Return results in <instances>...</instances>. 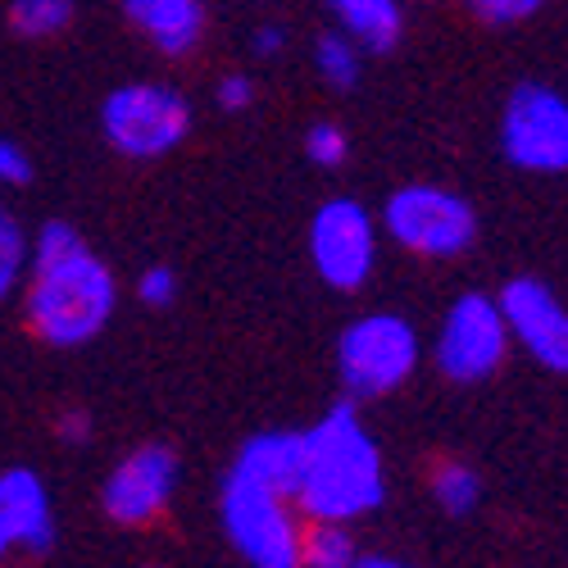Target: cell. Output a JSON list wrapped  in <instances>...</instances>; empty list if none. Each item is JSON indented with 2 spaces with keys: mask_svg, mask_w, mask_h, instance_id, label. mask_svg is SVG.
Instances as JSON below:
<instances>
[{
  "mask_svg": "<svg viewBox=\"0 0 568 568\" xmlns=\"http://www.w3.org/2000/svg\"><path fill=\"white\" fill-rule=\"evenodd\" d=\"M119 310L114 268L87 246V236L51 219L32 236V264L23 277L28 327L55 351H78L97 342Z\"/></svg>",
  "mask_w": 568,
  "mask_h": 568,
  "instance_id": "6da1fadb",
  "label": "cell"
},
{
  "mask_svg": "<svg viewBox=\"0 0 568 568\" xmlns=\"http://www.w3.org/2000/svg\"><path fill=\"white\" fill-rule=\"evenodd\" d=\"M387 500V464L355 400L333 405L301 433L296 509L305 524H355Z\"/></svg>",
  "mask_w": 568,
  "mask_h": 568,
  "instance_id": "7a4b0ae2",
  "label": "cell"
},
{
  "mask_svg": "<svg viewBox=\"0 0 568 568\" xmlns=\"http://www.w3.org/2000/svg\"><path fill=\"white\" fill-rule=\"evenodd\" d=\"M219 524L246 568H301L305 514L277 487H264L227 464L219 483Z\"/></svg>",
  "mask_w": 568,
  "mask_h": 568,
  "instance_id": "3957f363",
  "label": "cell"
},
{
  "mask_svg": "<svg viewBox=\"0 0 568 568\" xmlns=\"http://www.w3.org/2000/svg\"><path fill=\"white\" fill-rule=\"evenodd\" d=\"M196 110L186 101V91L160 78H136L114 87L101 101V136L105 146L123 160L151 164L173 155L186 136H192Z\"/></svg>",
  "mask_w": 568,
  "mask_h": 568,
  "instance_id": "277c9868",
  "label": "cell"
},
{
  "mask_svg": "<svg viewBox=\"0 0 568 568\" xmlns=\"http://www.w3.org/2000/svg\"><path fill=\"white\" fill-rule=\"evenodd\" d=\"M423 364V337L405 314L373 310L342 327L337 337V377L355 405L400 392Z\"/></svg>",
  "mask_w": 568,
  "mask_h": 568,
  "instance_id": "5b68a950",
  "label": "cell"
},
{
  "mask_svg": "<svg viewBox=\"0 0 568 568\" xmlns=\"http://www.w3.org/2000/svg\"><path fill=\"white\" fill-rule=\"evenodd\" d=\"M383 236L418 260H459L478 246V210L442 182H405L387 196Z\"/></svg>",
  "mask_w": 568,
  "mask_h": 568,
  "instance_id": "8992f818",
  "label": "cell"
},
{
  "mask_svg": "<svg viewBox=\"0 0 568 568\" xmlns=\"http://www.w3.org/2000/svg\"><path fill=\"white\" fill-rule=\"evenodd\" d=\"M509 342L514 337L500 314V301L487 292H464L442 314L437 342H433V364L446 383L478 387L500 373V364L509 359Z\"/></svg>",
  "mask_w": 568,
  "mask_h": 568,
  "instance_id": "52a82bcc",
  "label": "cell"
},
{
  "mask_svg": "<svg viewBox=\"0 0 568 568\" xmlns=\"http://www.w3.org/2000/svg\"><path fill=\"white\" fill-rule=\"evenodd\" d=\"M500 155L524 173H568V97L550 82L509 87L500 110Z\"/></svg>",
  "mask_w": 568,
  "mask_h": 568,
  "instance_id": "ba28073f",
  "label": "cell"
},
{
  "mask_svg": "<svg viewBox=\"0 0 568 568\" xmlns=\"http://www.w3.org/2000/svg\"><path fill=\"white\" fill-rule=\"evenodd\" d=\"M383 223L355 196L323 201L310 219V264L333 292H359L377 268Z\"/></svg>",
  "mask_w": 568,
  "mask_h": 568,
  "instance_id": "9c48e42d",
  "label": "cell"
},
{
  "mask_svg": "<svg viewBox=\"0 0 568 568\" xmlns=\"http://www.w3.org/2000/svg\"><path fill=\"white\" fill-rule=\"evenodd\" d=\"M182 487V459L169 442L132 446L101 483V514L119 528H146L173 505Z\"/></svg>",
  "mask_w": 568,
  "mask_h": 568,
  "instance_id": "30bf717a",
  "label": "cell"
},
{
  "mask_svg": "<svg viewBox=\"0 0 568 568\" xmlns=\"http://www.w3.org/2000/svg\"><path fill=\"white\" fill-rule=\"evenodd\" d=\"M500 314L509 323V337L524 346L546 373L568 377V305L555 296L541 277H509L496 292Z\"/></svg>",
  "mask_w": 568,
  "mask_h": 568,
  "instance_id": "8fae6325",
  "label": "cell"
},
{
  "mask_svg": "<svg viewBox=\"0 0 568 568\" xmlns=\"http://www.w3.org/2000/svg\"><path fill=\"white\" fill-rule=\"evenodd\" d=\"M55 500L37 468H0V559L45 555L55 546Z\"/></svg>",
  "mask_w": 568,
  "mask_h": 568,
  "instance_id": "7c38bea8",
  "label": "cell"
},
{
  "mask_svg": "<svg viewBox=\"0 0 568 568\" xmlns=\"http://www.w3.org/2000/svg\"><path fill=\"white\" fill-rule=\"evenodd\" d=\"M123 10L132 19V28L169 60L192 55L210 28L205 0H123Z\"/></svg>",
  "mask_w": 568,
  "mask_h": 568,
  "instance_id": "4fadbf2b",
  "label": "cell"
},
{
  "mask_svg": "<svg viewBox=\"0 0 568 568\" xmlns=\"http://www.w3.org/2000/svg\"><path fill=\"white\" fill-rule=\"evenodd\" d=\"M333 14V28L346 32L364 55H387L405 37V10L400 0H323Z\"/></svg>",
  "mask_w": 568,
  "mask_h": 568,
  "instance_id": "5bb4252c",
  "label": "cell"
},
{
  "mask_svg": "<svg viewBox=\"0 0 568 568\" xmlns=\"http://www.w3.org/2000/svg\"><path fill=\"white\" fill-rule=\"evenodd\" d=\"M232 468L246 473V478L264 483V487H277L296 500V473H301V433H282V428H268V433H255L242 442V450L232 455Z\"/></svg>",
  "mask_w": 568,
  "mask_h": 568,
  "instance_id": "9a60e30c",
  "label": "cell"
},
{
  "mask_svg": "<svg viewBox=\"0 0 568 568\" xmlns=\"http://www.w3.org/2000/svg\"><path fill=\"white\" fill-rule=\"evenodd\" d=\"M428 491H433V505L450 518H468L473 509L483 505V478L473 464H459V459H442L428 478Z\"/></svg>",
  "mask_w": 568,
  "mask_h": 568,
  "instance_id": "2e32d148",
  "label": "cell"
},
{
  "mask_svg": "<svg viewBox=\"0 0 568 568\" xmlns=\"http://www.w3.org/2000/svg\"><path fill=\"white\" fill-rule=\"evenodd\" d=\"M314 69H318V78L333 91H351L364 78V51L346 32L327 28V32L314 37Z\"/></svg>",
  "mask_w": 568,
  "mask_h": 568,
  "instance_id": "e0dca14e",
  "label": "cell"
},
{
  "mask_svg": "<svg viewBox=\"0 0 568 568\" xmlns=\"http://www.w3.org/2000/svg\"><path fill=\"white\" fill-rule=\"evenodd\" d=\"M28 264H32V236L14 210L0 205V305L23 292Z\"/></svg>",
  "mask_w": 568,
  "mask_h": 568,
  "instance_id": "ac0fdd59",
  "label": "cell"
},
{
  "mask_svg": "<svg viewBox=\"0 0 568 568\" xmlns=\"http://www.w3.org/2000/svg\"><path fill=\"white\" fill-rule=\"evenodd\" d=\"M6 14L23 41H51L73 23L78 0H10Z\"/></svg>",
  "mask_w": 568,
  "mask_h": 568,
  "instance_id": "d6986e66",
  "label": "cell"
},
{
  "mask_svg": "<svg viewBox=\"0 0 568 568\" xmlns=\"http://www.w3.org/2000/svg\"><path fill=\"white\" fill-rule=\"evenodd\" d=\"M355 564H359V546L346 524H310L305 528L301 568H355Z\"/></svg>",
  "mask_w": 568,
  "mask_h": 568,
  "instance_id": "ffe728a7",
  "label": "cell"
},
{
  "mask_svg": "<svg viewBox=\"0 0 568 568\" xmlns=\"http://www.w3.org/2000/svg\"><path fill=\"white\" fill-rule=\"evenodd\" d=\"M305 160H310L314 169H342V164L351 160V136H346V128L333 123V119L310 123V132H305Z\"/></svg>",
  "mask_w": 568,
  "mask_h": 568,
  "instance_id": "44dd1931",
  "label": "cell"
},
{
  "mask_svg": "<svg viewBox=\"0 0 568 568\" xmlns=\"http://www.w3.org/2000/svg\"><path fill=\"white\" fill-rule=\"evenodd\" d=\"M468 14L487 23V28H514V23H528L546 10V0H464Z\"/></svg>",
  "mask_w": 568,
  "mask_h": 568,
  "instance_id": "7402d4cb",
  "label": "cell"
},
{
  "mask_svg": "<svg viewBox=\"0 0 568 568\" xmlns=\"http://www.w3.org/2000/svg\"><path fill=\"white\" fill-rule=\"evenodd\" d=\"M136 301L151 305V310H169L178 301V273L169 264H155L136 277Z\"/></svg>",
  "mask_w": 568,
  "mask_h": 568,
  "instance_id": "603a6c76",
  "label": "cell"
},
{
  "mask_svg": "<svg viewBox=\"0 0 568 568\" xmlns=\"http://www.w3.org/2000/svg\"><path fill=\"white\" fill-rule=\"evenodd\" d=\"M214 105H219L223 114H246V110L255 105V82H251L246 73H227V78H219V87H214Z\"/></svg>",
  "mask_w": 568,
  "mask_h": 568,
  "instance_id": "cb8c5ba5",
  "label": "cell"
},
{
  "mask_svg": "<svg viewBox=\"0 0 568 568\" xmlns=\"http://www.w3.org/2000/svg\"><path fill=\"white\" fill-rule=\"evenodd\" d=\"M32 182V160L19 141L0 136V186H28Z\"/></svg>",
  "mask_w": 568,
  "mask_h": 568,
  "instance_id": "d4e9b609",
  "label": "cell"
},
{
  "mask_svg": "<svg viewBox=\"0 0 568 568\" xmlns=\"http://www.w3.org/2000/svg\"><path fill=\"white\" fill-rule=\"evenodd\" d=\"M55 437H60L64 446H87V442H91V414H87L82 405L60 409V418H55Z\"/></svg>",
  "mask_w": 568,
  "mask_h": 568,
  "instance_id": "484cf974",
  "label": "cell"
},
{
  "mask_svg": "<svg viewBox=\"0 0 568 568\" xmlns=\"http://www.w3.org/2000/svg\"><path fill=\"white\" fill-rule=\"evenodd\" d=\"M282 45H287V32L273 28V23H264V28H255V32H251V51H255L260 60H273V55L282 51Z\"/></svg>",
  "mask_w": 568,
  "mask_h": 568,
  "instance_id": "4316f807",
  "label": "cell"
},
{
  "mask_svg": "<svg viewBox=\"0 0 568 568\" xmlns=\"http://www.w3.org/2000/svg\"><path fill=\"white\" fill-rule=\"evenodd\" d=\"M355 568H409L405 559H392V555H359Z\"/></svg>",
  "mask_w": 568,
  "mask_h": 568,
  "instance_id": "83f0119b",
  "label": "cell"
}]
</instances>
